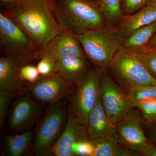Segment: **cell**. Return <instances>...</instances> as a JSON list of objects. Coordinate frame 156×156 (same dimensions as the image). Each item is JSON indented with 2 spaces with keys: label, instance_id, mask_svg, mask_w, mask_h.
<instances>
[{
  "label": "cell",
  "instance_id": "obj_1",
  "mask_svg": "<svg viewBox=\"0 0 156 156\" xmlns=\"http://www.w3.org/2000/svg\"><path fill=\"white\" fill-rule=\"evenodd\" d=\"M2 12L28 35L39 51L62 31L52 0H22Z\"/></svg>",
  "mask_w": 156,
  "mask_h": 156
},
{
  "label": "cell",
  "instance_id": "obj_2",
  "mask_svg": "<svg viewBox=\"0 0 156 156\" xmlns=\"http://www.w3.org/2000/svg\"><path fill=\"white\" fill-rule=\"evenodd\" d=\"M62 30L79 35L104 27L108 24L97 1L52 0Z\"/></svg>",
  "mask_w": 156,
  "mask_h": 156
},
{
  "label": "cell",
  "instance_id": "obj_3",
  "mask_svg": "<svg viewBox=\"0 0 156 156\" xmlns=\"http://www.w3.org/2000/svg\"><path fill=\"white\" fill-rule=\"evenodd\" d=\"M89 59L100 73L107 71L125 38L115 26L108 23L104 27L77 35Z\"/></svg>",
  "mask_w": 156,
  "mask_h": 156
},
{
  "label": "cell",
  "instance_id": "obj_4",
  "mask_svg": "<svg viewBox=\"0 0 156 156\" xmlns=\"http://www.w3.org/2000/svg\"><path fill=\"white\" fill-rule=\"evenodd\" d=\"M67 98L50 104L36 124L33 133V152L34 155L50 154L52 147L64 130L69 116Z\"/></svg>",
  "mask_w": 156,
  "mask_h": 156
},
{
  "label": "cell",
  "instance_id": "obj_5",
  "mask_svg": "<svg viewBox=\"0 0 156 156\" xmlns=\"http://www.w3.org/2000/svg\"><path fill=\"white\" fill-rule=\"evenodd\" d=\"M107 71L127 93L131 88L138 86H156V79L136 54L123 47L116 53Z\"/></svg>",
  "mask_w": 156,
  "mask_h": 156
},
{
  "label": "cell",
  "instance_id": "obj_6",
  "mask_svg": "<svg viewBox=\"0 0 156 156\" xmlns=\"http://www.w3.org/2000/svg\"><path fill=\"white\" fill-rule=\"evenodd\" d=\"M0 48L4 56L25 64H33L40 59L39 51L28 35L2 12L0 13Z\"/></svg>",
  "mask_w": 156,
  "mask_h": 156
},
{
  "label": "cell",
  "instance_id": "obj_7",
  "mask_svg": "<svg viewBox=\"0 0 156 156\" xmlns=\"http://www.w3.org/2000/svg\"><path fill=\"white\" fill-rule=\"evenodd\" d=\"M100 72L90 68L76 84L75 92L69 98V108L87 128L89 115L100 96Z\"/></svg>",
  "mask_w": 156,
  "mask_h": 156
},
{
  "label": "cell",
  "instance_id": "obj_8",
  "mask_svg": "<svg viewBox=\"0 0 156 156\" xmlns=\"http://www.w3.org/2000/svg\"><path fill=\"white\" fill-rule=\"evenodd\" d=\"M17 96L8 123L11 134L31 129L41 119L44 107V103L34 100L26 88Z\"/></svg>",
  "mask_w": 156,
  "mask_h": 156
},
{
  "label": "cell",
  "instance_id": "obj_9",
  "mask_svg": "<svg viewBox=\"0 0 156 156\" xmlns=\"http://www.w3.org/2000/svg\"><path fill=\"white\" fill-rule=\"evenodd\" d=\"M100 97L107 115L115 126L132 108L127 94L107 71L101 73Z\"/></svg>",
  "mask_w": 156,
  "mask_h": 156
},
{
  "label": "cell",
  "instance_id": "obj_10",
  "mask_svg": "<svg viewBox=\"0 0 156 156\" xmlns=\"http://www.w3.org/2000/svg\"><path fill=\"white\" fill-rule=\"evenodd\" d=\"M25 84L26 88L33 98L41 103L50 104L64 98H69L74 93L76 87L56 73L48 76H40L34 83Z\"/></svg>",
  "mask_w": 156,
  "mask_h": 156
},
{
  "label": "cell",
  "instance_id": "obj_11",
  "mask_svg": "<svg viewBox=\"0 0 156 156\" xmlns=\"http://www.w3.org/2000/svg\"><path fill=\"white\" fill-rule=\"evenodd\" d=\"M39 56L40 58H48L55 62L70 57L87 58L77 36L64 30H62L39 51Z\"/></svg>",
  "mask_w": 156,
  "mask_h": 156
},
{
  "label": "cell",
  "instance_id": "obj_12",
  "mask_svg": "<svg viewBox=\"0 0 156 156\" xmlns=\"http://www.w3.org/2000/svg\"><path fill=\"white\" fill-rule=\"evenodd\" d=\"M131 109L115 127L120 145L141 154L150 140L146 137L139 114Z\"/></svg>",
  "mask_w": 156,
  "mask_h": 156
},
{
  "label": "cell",
  "instance_id": "obj_13",
  "mask_svg": "<svg viewBox=\"0 0 156 156\" xmlns=\"http://www.w3.org/2000/svg\"><path fill=\"white\" fill-rule=\"evenodd\" d=\"M89 140L90 139L87 134V128L80 122L69 106V116L66 125L52 147L50 155L74 156V148L78 143Z\"/></svg>",
  "mask_w": 156,
  "mask_h": 156
},
{
  "label": "cell",
  "instance_id": "obj_14",
  "mask_svg": "<svg viewBox=\"0 0 156 156\" xmlns=\"http://www.w3.org/2000/svg\"><path fill=\"white\" fill-rule=\"evenodd\" d=\"M25 65L17 58L4 56L0 58V91L17 96L26 89L20 76V71Z\"/></svg>",
  "mask_w": 156,
  "mask_h": 156
},
{
  "label": "cell",
  "instance_id": "obj_15",
  "mask_svg": "<svg viewBox=\"0 0 156 156\" xmlns=\"http://www.w3.org/2000/svg\"><path fill=\"white\" fill-rule=\"evenodd\" d=\"M87 131L88 136L91 140L107 136L118 138L115 126L111 122L107 115L100 96L89 115Z\"/></svg>",
  "mask_w": 156,
  "mask_h": 156
},
{
  "label": "cell",
  "instance_id": "obj_16",
  "mask_svg": "<svg viewBox=\"0 0 156 156\" xmlns=\"http://www.w3.org/2000/svg\"><path fill=\"white\" fill-rule=\"evenodd\" d=\"M156 21V7L147 5L131 15H123L115 26L126 38L138 29Z\"/></svg>",
  "mask_w": 156,
  "mask_h": 156
},
{
  "label": "cell",
  "instance_id": "obj_17",
  "mask_svg": "<svg viewBox=\"0 0 156 156\" xmlns=\"http://www.w3.org/2000/svg\"><path fill=\"white\" fill-rule=\"evenodd\" d=\"M90 68L87 58L81 57H68L56 62V73L75 86Z\"/></svg>",
  "mask_w": 156,
  "mask_h": 156
},
{
  "label": "cell",
  "instance_id": "obj_18",
  "mask_svg": "<svg viewBox=\"0 0 156 156\" xmlns=\"http://www.w3.org/2000/svg\"><path fill=\"white\" fill-rule=\"evenodd\" d=\"M33 141V132L31 129L6 136L3 144L2 155H26L32 149Z\"/></svg>",
  "mask_w": 156,
  "mask_h": 156
},
{
  "label": "cell",
  "instance_id": "obj_19",
  "mask_svg": "<svg viewBox=\"0 0 156 156\" xmlns=\"http://www.w3.org/2000/svg\"><path fill=\"white\" fill-rule=\"evenodd\" d=\"M156 32V21L134 31L125 38L123 48L136 53L146 49L148 43Z\"/></svg>",
  "mask_w": 156,
  "mask_h": 156
},
{
  "label": "cell",
  "instance_id": "obj_20",
  "mask_svg": "<svg viewBox=\"0 0 156 156\" xmlns=\"http://www.w3.org/2000/svg\"><path fill=\"white\" fill-rule=\"evenodd\" d=\"M93 152L92 156H118L120 144L119 139L114 136L91 140Z\"/></svg>",
  "mask_w": 156,
  "mask_h": 156
},
{
  "label": "cell",
  "instance_id": "obj_21",
  "mask_svg": "<svg viewBox=\"0 0 156 156\" xmlns=\"http://www.w3.org/2000/svg\"><path fill=\"white\" fill-rule=\"evenodd\" d=\"M108 23L116 26L123 15L121 0H97Z\"/></svg>",
  "mask_w": 156,
  "mask_h": 156
},
{
  "label": "cell",
  "instance_id": "obj_22",
  "mask_svg": "<svg viewBox=\"0 0 156 156\" xmlns=\"http://www.w3.org/2000/svg\"><path fill=\"white\" fill-rule=\"evenodd\" d=\"M132 108H136L143 101L156 98V86L144 85L131 88L127 93Z\"/></svg>",
  "mask_w": 156,
  "mask_h": 156
},
{
  "label": "cell",
  "instance_id": "obj_23",
  "mask_svg": "<svg viewBox=\"0 0 156 156\" xmlns=\"http://www.w3.org/2000/svg\"><path fill=\"white\" fill-rule=\"evenodd\" d=\"M135 54L156 80V50L146 49Z\"/></svg>",
  "mask_w": 156,
  "mask_h": 156
},
{
  "label": "cell",
  "instance_id": "obj_24",
  "mask_svg": "<svg viewBox=\"0 0 156 156\" xmlns=\"http://www.w3.org/2000/svg\"><path fill=\"white\" fill-rule=\"evenodd\" d=\"M136 108L142 112L143 119L147 123H156V98L143 101Z\"/></svg>",
  "mask_w": 156,
  "mask_h": 156
},
{
  "label": "cell",
  "instance_id": "obj_25",
  "mask_svg": "<svg viewBox=\"0 0 156 156\" xmlns=\"http://www.w3.org/2000/svg\"><path fill=\"white\" fill-rule=\"evenodd\" d=\"M151 0H121L123 15H131L148 5Z\"/></svg>",
  "mask_w": 156,
  "mask_h": 156
},
{
  "label": "cell",
  "instance_id": "obj_26",
  "mask_svg": "<svg viewBox=\"0 0 156 156\" xmlns=\"http://www.w3.org/2000/svg\"><path fill=\"white\" fill-rule=\"evenodd\" d=\"M40 76L36 66L33 64L24 65L20 71V79L24 83H33L39 79Z\"/></svg>",
  "mask_w": 156,
  "mask_h": 156
},
{
  "label": "cell",
  "instance_id": "obj_27",
  "mask_svg": "<svg viewBox=\"0 0 156 156\" xmlns=\"http://www.w3.org/2000/svg\"><path fill=\"white\" fill-rule=\"evenodd\" d=\"M36 66L41 76H48L56 73V62L48 58H40Z\"/></svg>",
  "mask_w": 156,
  "mask_h": 156
},
{
  "label": "cell",
  "instance_id": "obj_28",
  "mask_svg": "<svg viewBox=\"0 0 156 156\" xmlns=\"http://www.w3.org/2000/svg\"><path fill=\"white\" fill-rule=\"evenodd\" d=\"M12 96L8 93L0 91V124L3 126L5 120L8 109L11 103Z\"/></svg>",
  "mask_w": 156,
  "mask_h": 156
},
{
  "label": "cell",
  "instance_id": "obj_29",
  "mask_svg": "<svg viewBox=\"0 0 156 156\" xmlns=\"http://www.w3.org/2000/svg\"><path fill=\"white\" fill-rule=\"evenodd\" d=\"M93 146L91 140L78 143L73 150L74 156H92Z\"/></svg>",
  "mask_w": 156,
  "mask_h": 156
},
{
  "label": "cell",
  "instance_id": "obj_30",
  "mask_svg": "<svg viewBox=\"0 0 156 156\" xmlns=\"http://www.w3.org/2000/svg\"><path fill=\"white\" fill-rule=\"evenodd\" d=\"M141 154L146 156H156V146L152 142L149 141L141 152Z\"/></svg>",
  "mask_w": 156,
  "mask_h": 156
},
{
  "label": "cell",
  "instance_id": "obj_31",
  "mask_svg": "<svg viewBox=\"0 0 156 156\" xmlns=\"http://www.w3.org/2000/svg\"><path fill=\"white\" fill-rule=\"evenodd\" d=\"M21 1L22 0H0V2L2 5L8 8L14 6Z\"/></svg>",
  "mask_w": 156,
  "mask_h": 156
},
{
  "label": "cell",
  "instance_id": "obj_32",
  "mask_svg": "<svg viewBox=\"0 0 156 156\" xmlns=\"http://www.w3.org/2000/svg\"><path fill=\"white\" fill-rule=\"evenodd\" d=\"M146 49L156 50V32L148 43Z\"/></svg>",
  "mask_w": 156,
  "mask_h": 156
},
{
  "label": "cell",
  "instance_id": "obj_33",
  "mask_svg": "<svg viewBox=\"0 0 156 156\" xmlns=\"http://www.w3.org/2000/svg\"><path fill=\"white\" fill-rule=\"evenodd\" d=\"M151 139L152 142L156 146V125L151 131Z\"/></svg>",
  "mask_w": 156,
  "mask_h": 156
},
{
  "label": "cell",
  "instance_id": "obj_34",
  "mask_svg": "<svg viewBox=\"0 0 156 156\" xmlns=\"http://www.w3.org/2000/svg\"><path fill=\"white\" fill-rule=\"evenodd\" d=\"M148 5L156 7V0H151Z\"/></svg>",
  "mask_w": 156,
  "mask_h": 156
}]
</instances>
